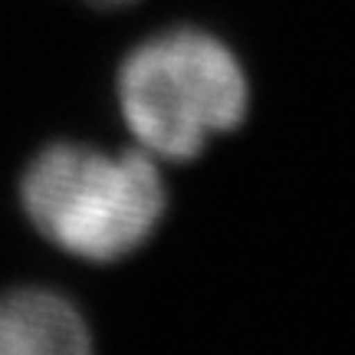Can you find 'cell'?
<instances>
[{"instance_id":"obj_3","label":"cell","mask_w":355,"mask_h":355,"mask_svg":"<svg viewBox=\"0 0 355 355\" xmlns=\"http://www.w3.org/2000/svg\"><path fill=\"white\" fill-rule=\"evenodd\" d=\"M0 355H92L86 319L50 290L0 296Z\"/></svg>"},{"instance_id":"obj_4","label":"cell","mask_w":355,"mask_h":355,"mask_svg":"<svg viewBox=\"0 0 355 355\" xmlns=\"http://www.w3.org/2000/svg\"><path fill=\"white\" fill-rule=\"evenodd\" d=\"M89 3H96V7H125L132 0H89Z\"/></svg>"},{"instance_id":"obj_1","label":"cell","mask_w":355,"mask_h":355,"mask_svg":"<svg viewBox=\"0 0 355 355\" xmlns=\"http://www.w3.org/2000/svg\"><path fill=\"white\" fill-rule=\"evenodd\" d=\"M20 201L33 227L60 250L112 263L152 237L168 198L145 152L105 155L53 145L26 168Z\"/></svg>"},{"instance_id":"obj_2","label":"cell","mask_w":355,"mask_h":355,"mask_svg":"<svg viewBox=\"0 0 355 355\" xmlns=\"http://www.w3.org/2000/svg\"><path fill=\"white\" fill-rule=\"evenodd\" d=\"M119 102L132 135L158 158L188 162L247 115V76L217 37L181 26L145 40L119 69Z\"/></svg>"}]
</instances>
